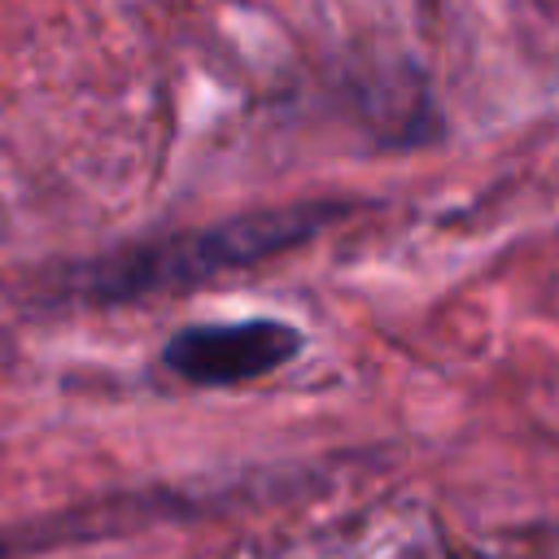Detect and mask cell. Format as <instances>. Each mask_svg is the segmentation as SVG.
Instances as JSON below:
<instances>
[{
	"instance_id": "6da1fadb",
	"label": "cell",
	"mask_w": 559,
	"mask_h": 559,
	"mask_svg": "<svg viewBox=\"0 0 559 559\" xmlns=\"http://www.w3.org/2000/svg\"><path fill=\"white\" fill-rule=\"evenodd\" d=\"M345 214V201H297L231 214L205 227H183L61 262L57 271L39 275V293L57 306H131L166 293H192L227 271H249L275 253L314 240Z\"/></svg>"
},
{
	"instance_id": "7a4b0ae2",
	"label": "cell",
	"mask_w": 559,
	"mask_h": 559,
	"mask_svg": "<svg viewBox=\"0 0 559 559\" xmlns=\"http://www.w3.org/2000/svg\"><path fill=\"white\" fill-rule=\"evenodd\" d=\"M306 349L301 328L284 319L188 323L162 345V367L201 389H231L288 367Z\"/></svg>"
}]
</instances>
